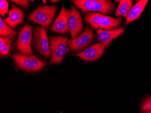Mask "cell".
<instances>
[{
    "mask_svg": "<svg viewBox=\"0 0 151 113\" xmlns=\"http://www.w3.org/2000/svg\"><path fill=\"white\" fill-rule=\"evenodd\" d=\"M85 22L95 30L104 29L111 30L119 26L122 22L121 17L118 18L105 16L98 12H90L85 16Z\"/></svg>",
    "mask_w": 151,
    "mask_h": 113,
    "instance_id": "1",
    "label": "cell"
},
{
    "mask_svg": "<svg viewBox=\"0 0 151 113\" xmlns=\"http://www.w3.org/2000/svg\"><path fill=\"white\" fill-rule=\"evenodd\" d=\"M71 2L81 10L87 12H99L104 14L111 13L115 9L114 4L108 0H74Z\"/></svg>",
    "mask_w": 151,
    "mask_h": 113,
    "instance_id": "2",
    "label": "cell"
},
{
    "mask_svg": "<svg viewBox=\"0 0 151 113\" xmlns=\"http://www.w3.org/2000/svg\"><path fill=\"white\" fill-rule=\"evenodd\" d=\"M57 10V6L56 5L40 6L29 14L28 19L47 29L53 22Z\"/></svg>",
    "mask_w": 151,
    "mask_h": 113,
    "instance_id": "3",
    "label": "cell"
},
{
    "mask_svg": "<svg viewBox=\"0 0 151 113\" xmlns=\"http://www.w3.org/2000/svg\"><path fill=\"white\" fill-rule=\"evenodd\" d=\"M50 49L51 51L50 64H59L70 50V48L67 46L68 36H50Z\"/></svg>",
    "mask_w": 151,
    "mask_h": 113,
    "instance_id": "4",
    "label": "cell"
},
{
    "mask_svg": "<svg viewBox=\"0 0 151 113\" xmlns=\"http://www.w3.org/2000/svg\"><path fill=\"white\" fill-rule=\"evenodd\" d=\"M13 57L17 67L26 72H38L46 65L45 62L41 61L35 55L28 56L16 53Z\"/></svg>",
    "mask_w": 151,
    "mask_h": 113,
    "instance_id": "5",
    "label": "cell"
},
{
    "mask_svg": "<svg viewBox=\"0 0 151 113\" xmlns=\"http://www.w3.org/2000/svg\"><path fill=\"white\" fill-rule=\"evenodd\" d=\"M34 46L38 53L45 58L51 57L46 29L42 26H38L34 30Z\"/></svg>",
    "mask_w": 151,
    "mask_h": 113,
    "instance_id": "6",
    "label": "cell"
},
{
    "mask_svg": "<svg viewBox=\"0 0 151 113\" xmlns=\"http://www.w3.org/2000/svg\"><path fill=\"white\" fill-rule=\"evenodd\" d=\"M94 39L93 30L87 25L85 30L80 35L71 38L67 42V46L71 48V52H80L91 45Z\"/></svg>",
    "mask_w": 151,
    "mask_h": 113,
    "instance_id": "7",
    "label": "cell"
},
{
    "mask_svg": "<svg viewBox=\"0 0 151 113\" xmlns=\"http://www.w3.org/2000/svg\"><path fill=\"white\" fill-rule=\"evenodd\" d=\"M32 38V28L29 24H26L24 27L19 29L17 41V48L23 55H32L33 54L31 48Z\"/></svg>",
    "mask_w": 151,
    "mask_h": 113,
    "instance_id": "8",
    "label": "cell"
},
{
    "mask_svg": "<svg viewBox=\"0 0 151 113\" xmlns=\"http://www.w3.org/2000/svg\"><path fill=\"white\" fill-rule=\"evenodd\" d=\"M67 25L71 38L77 37L84 30L83 23L80 12L73 5H71V10L68 16Z\"/></svg>",
    "mask_w": 151,
    "mask_h": 113,
    "instance_id": "9",
    "label": "cell"
},
{
    "mask_svg": "<svg viewBox=\"0 0 151 113\" xmlns=\"http://www.w3.org/2000/svg\"><path fill=\"white\" fill-rule=\"evenodd\" d=\"M105 48L101 43L94 44L84 50L74 54L86 62H93L98 60L105 53Z\"/></svg>",
    "mask_w": 151,
    "mask_h": 113,
    "instance_id": "10",
    "label": "cell"
},
{
    "mask_svg": "<svg viewBox=\"0 0 151 113\" xmlns=\"http://www.w3.org/2000/svg\"><path fill=\"white\" fill-rule=\"evenodd\" d=\"M124 27H121L117 29L111 30L98 29L96 30L97 40L106 48L110 45L113 40L120 36L124 34Z\"/></svg>",
    "mask_w": 151,
    "mask_h": 113,
    "instance_id": "11",
    "label": "cell"
},
{
    "mask_svg": "<svg viewBox=\"0 0 151 113\" xmlns=\"http://www.w3.org/2000/svg\"><path fill=\"white\" fill-rule=\"evenodd\" d=\"M70 11L67 10L63 5L59 15L51 27L50 30L58 34H64L69 32L67 25V19Z\"/></svg>",
    "mask_w": 151,
    "mask_h": 113,
    "instance_id": "12",
    "label": "cell"
},
{
    "mask_svg": "<svg viewBox=\"0 0 151 113\" xmlns=\"http://www.w3.org/2000/svg\"><path fill=\"white\" fill-rule=\"evenodd\" d=\"M12 10L9 11V16L4 21L7 25L15 30L17 25L23 24L24 14L21 9L14 4H12Z\"/></svg>",
    "mask_w": 151,
    "mask_h": 113,
    "instance_id": "13",
    "label": "cell"
},
{
    "mask_svg": "<svg viewBox=\"0 0 151 113\" xmlns=\"http://www.w3.org/2000/svg\"><path fill=\"white\" fill-rule=\"evenodd\" d=\"M148 1L147 0H141L132 7L129 11L126 18L125 25H127L139 18L145 10Z\"/></svg>",
    "mask_w": 151,
    "mask_h": 113,
    "instance_id": "14",
    "label": "cell"
},
{
    "mask_svg": "<svg viewBox=\"0 0 151 113\" xmlns=\"http://www.w3.org/2000/svg\"><path fill=\"white\" fill-rule=\"evenodd\" d=\"M133 1L131 0H122L120 1L117 9L115 12L116 17L122 16L126 18L129 11L133 6Z\"/></svg>",
    "mask_w": 151,
    "mask_h": 113,
    "instance_id": "15",
    "label": "cell"
},
{
    "mask_svg": "<svg viewBox=\"0 0 151 113\" xmlns=\"http://www.w3.org/2000/svg\"><path fill=\"white\" fill-rule=\"evenodd\" d=\"M12 41L8 37L0 38V53L3 56L8 55L12 47Z\"/></svg>",
    "mask_w": 151,
    "mask_h": 113,
    "instance_id": "16",
    "label": "cell"
},
{
    "mask_svg": "<svg viewBox=\"0 0 151 113\" xmlns=\"http://www.w3.org/2000/svg\"><path fill=\"white\" fill-rule=\"evenodd\" d=\"M17 34V32L12 29L4 20L0 18V35L1 37H6L7 36L11 37H16Z\"/></svg>",
    "mask_w": 151,
    "mask_h": 113,
    "instance_id": "17",
    "label": "cell"
},
{
    "mask_svg": "<svg viewBox=\"0 0 151 113\" xmlns=\"http://www.w3.org/2000/svg\"><path fill=\"white\" fill-rule=\"evenodd\" d=\"M8 4L6 1L1 0L0 1V15L4 17L5 14L8 13Z\"/></svg>",
    "mask_w": 151,
    "mask_h": 113,
    "instance_id": "18",
    "label": "cell"
},
{
    "mask_svg": "<svg viewBox=\"0 0 151 113\" xmlns=\"http://www.w3.org/2000/svg\"><path fill=\"white\" fill-rule=\"evenodd\" d=\"M142 111L151 110V96L143 102L141 108Z\"/></svg>",
    "mask_w": 151,
    "mask_h": 113,
    "instance_id": "19",
    "label": "cell"
},
{
    "mask_svg": "<svg viewBox=\"0 0 151 113\" xmlns=\"http://www.w3.org/2000/svg\"><path fill=\"white\" fill-rule=\"evenodd\" d=\"M10 1L21 6L25 9H27L29 6V1L27 0H11Z\"/></svg>",
    "mask_w": 151,
    "mask_h": 113,
    "instance_id": "20",
    "label": "cell"
},
{
    "mask_svg": "<svg viewBox=\"0 0 151 113\" xmlns=\"http://www.w3.org/2000/svg\"><path fill=\"white\" fill-rule=\"evenodd\" d=\"M50 1L52 2V3H55V2H57L58 1V0H54V1L53 0H50Z\"/></svg>",
    "mask_w": 151,
    "mask_h": 113,
    "instance_id": "21",
    "label": "cell"
},
{
    "mask_svg": "<svg viewBox=\"0 0 151 113\" xmlns=\"http://www.w3.org/2000/svg\"><path fill=\"white\" fill-rule=\"evenodd\" d=\"M143 113H151V110H147L145 112H144Z\"/></svg>",
    "mask_w": 151,
    "mask_h": 113,
    "instance_id": "22",
    "label": "cell"
},
{
    "mask_svg": "<svg viewBox=\"0 0 151 113\" xmlns=\"http://www.w3.org/2000/svg\"><path fill=\"white\" fill-rule=\"evenodd\" d=\"M43 2L44 4H47V1H45V0H43Z\"/></svg>",
    "mask_w": 151,
    "mask_h": 113,
    "instance_id": "23",
    "label": "cell"
}]
</instances>
